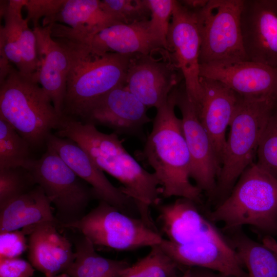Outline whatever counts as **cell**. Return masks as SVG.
Instances as JSON below:
<instances>
[{
  "mask_svg": "<svg viewBox=\"0 0 277 277\" xmlns=\"http://www.w3.org/2000/svg\"><path fill=\"white\" fill-rule=\"evenodd\" d=\"M56 135L76 143L103 171L117 180L122 191L132 199L140 218L159 231L150 213V207L161 201L160 182L155 175L145 170L125 149L114 133L98 131L93 125L63 116Z\"/></svg>",
  "mask_w": 277,
  "mask_h": 277,
  "instance_id": "6da1fadb",
  "label": "cell"
},
{
  "mask_svg": "<svg viewBox=\"0 0 277 277\" xmlns=\"http://www.w3.org/2000/svg\"><path fill=\"white\" fill-rule=\"evenodd\" d=\"M174 89L167 102L156 108L141 156L154 170L162 197H185L200 204L203 192L190 181V158L182 120L175 113Z\"/></svg>",
  "mask_w": 277,
  "mask_h": 277,
  "instance_id": "7a4b0ae2",
  "label": "cell"
},
{
  "mask_svg": "<svg viewBox=\"0 0 277 277\" xmlns=\"http://www.w3.org/2000/svg\"><path fill=\"white\" fill-rule=\"evenodd\" d=\"M53 38L65 50L69 61L62 116L80 120L93 101L117 87L125 86L133 55L112 52L98 54L75 38Z\"/></svg>",
  "mask_w": 277,
  "mask_h": 277,
  "instance_id": "3957f363",
  "label": "cell"
},
{
  "mask_svg": "<svg viewBox=\"0 0 277 277\" xmlns=\"http://www.w3.org/2000/svg\"><path fill=\"white\" fill-rule=\"evenodd\" d=\"M207 216L225 231L249 225L264 236L277 235V178L253 163Z\"/></svg>",
  "mask_w": 277,
  "mask_h": 277,
  "instance_id": "277c9868",
  "label": "cell"
},
{
  "mask_svg": "<svg viewBox=\"0 0 277 277\" xmlns=\"http://www.w3.org/2000/svg\"><path fill=\"white\" fill-rule=\"evenodd\" d=\"M276 101L273 97L240 96L229 125L215 191L210 201L215 206L228 196L242 173L253 163Z\"/></svg>",
  "mask_w": 277,
  "mask_h": 277,
  "instance_id": "5b68a950",
  "label": "cell"
},
{
  "mask_svg": "<svg viewBox=\"0 0 277 277\" xmlns=\"http://www.w3.org/2000/svg\"><path fill=\"white\" fill-rule=\"evenodd\" d=\"M0 116L10 124L32 149L45 146L62 116L37 79L21 74L11 66L0 81Z\"/></svg>",
  "mask_w": 277,
  "mask_h": 277,
  "instance_id": "8992f818",
  "label": "cell"
},
{
  "mask_svg": "<svg viewBox=\"0 0 277 277\" xmlns=\"http://www.w3.org/2000/svg\"><path fill=\"white\" fill-rule=\"evenodd\" d=\"M23 167L54 206L55 217L62 227L81 220L90 203L97 199L93 188L50 148L46 147L39 159L32 158Z\"/></svg>",
  "mask_w": 277,
  "mask_h": 277,
  "instance_id": "52a82bcc",
  "label": "cell"
},
{
  "mask_svg": "<svg viewBox=\"0 0 277 277\" xmlns=\"http://www.w3.org/2000/svg\"><path fill=\"white\" fill-rule=\"evenodd\" d=\"M65 228L75 229L95 246L130 251L160 245L163 238L142 219L126 214L103 201L80 220Z\"/></svg>",
  "mask_w": 277,
  "mask_h": 277,
  "instance_id": "ba28073f",
  "label": "cell"
},
{
  "mask_svg": "<svg viewBox=\"0 0 277 277\" xmlns=\"http://www.w3.org/2000/svg\"><path fill=\"white\" fill-rule=\"evenodd\" d=\"M243 4V0H208L197 10L201 38L200 65L248 60L241 28Z\"/></svg>",
  "mask_w": 277,
  "mask_h": 277,
  "instance_id": "9c48e42d",
  "label": "cell"
},
{
  "mask_svg": "<svg viewBox=\"0 0 277 277\" xmlns=\"http://www.w3.org/2000/svg\"><path fill=\"white\" fill-rule=\"evenodd\" d=\"M174 93L176 106L182 116V128L190 158V176L210 201L214 194L221 167L210 137L188 97L184 81L174 88Z\"/></svg>",
  "mask_w": 277,
  "mask_h": 277,
  "instance_id": "30bf717a",
  "label": "cell"
},
{
  "mask_svg": "<svg viewBox=\"0 0 277 277\" xmlns=\"http://www.w3.org/2000/svg\"><path fill=\"white\" fill-rule=\"evenodd\" d=\"M201 38L197 10L175 1L167 36V50L183 76L189 98L197 100L201 91L200 52Z\"/></svg>",
  "mask_w": 277,
  "mask_h": 277,
  "instance_id": "8fae6325",
  "label": "cell"
},
{
  "mask_svg": "<svg viewBox=\"0 0 277 277\" xmlns=\"http://www.w3.org/2000/svg\"><path fill=\"white\" fill-rule=\"evenodd\" d=\"M147 109L125 86H120L93 101L80 121L108 127L117 135L143 138L144 126L152 121Z\"/></svg>",
  "mask_w": 277,
  "mask_h": 277,
  "instance_id": "7c38bea8",
  "label": "cell"
},
{
  "mask_svg": "<svg viewBox=\"0 0 277 277\" xmlns=\"http://www.w3.org/2000/svg\"><path fill=\"white\" fill-rule=\"evenodd\" d=\"M241 28L248 60L277 68V0H243Z\"/></svg>",
  "mask_w": 277,
  "mask_h": 277,
  "instance_id": "4fadbf2b",
  "label": "cell"
},
{
  "mask_svg": "<svg viewBox=\"0 0 277 277\" xmlns=\"http://www.w3.org/2000/svg\"><path fill=\"white\" fill-rule=\"evenodd\" d=\"M183 76L171 59L152 55H134L127 72L125 87L147 108L164 104Z\"/></svg>",
  "mask_w": 277,
  "mask_h": 277,
  "instance_id": "5bb4252c",
  "label": "cell"
},
{
  "mask_svg": "<svg viewBox=\"0 0 277 277\" xmlns=\"http://www.w3.org/2000/svg\"><path fill=\"white\" fill-rule=\"evenodd\" d=\"M201 91L194 105L198 117L211 140L222 166L227 127L229 126L240 95L224 83L200 76Z\"/></svg>",
  "mask_w": 277,
  "mask_h": 277,
  "instance_id": "9a60e30c",
  "label": "cell"
},
{
  "mask_svg": "<svg viewBox=\"0 0 277 277\" xmlns=\"http://www.w3.org/2000/svg\"><path fill=\"white\" fill-rule=\"evenodd\" d=\"M46 147L53 149L66 164L93 189L97 200L105 201L129 214L135 205L120 187L114 186L87 153L74 141L51 133Z\"/></svg>",
  "mask_w": 277,
  "mask_h": 277,
  "instance_id": "2e32d148",
  "label": "cell"
},
{
  "mask_svg": "<svg viewBox=\"0 0 277 277\" xmlns=\"http://www.w3.org/2000/svg\"><path fill=\"white\" fill-rule=\"evenodd\" d=\"M160 246L179 266L205 268L230 277H248L224 235L187 244H175L163 238Z\"/></svg>",
  "mask_w": 277,
  "mask_h": 277,
  "instance_id": "e0dca14e",
  "label": "cell"
},
{
  "mask_svg": "<svg viewBox=\"0 0 277 277\" xmlns=\"http://www.w3.org/2000/svg\"><path fill=\"white\" fill-rule=\"evenodd\" d=\"M200 76L219 81L241 96L277 99V68L248 60L201 64Z\"/></svg>",
  "mask_w": 277,
  "mask_h": 277,
  "instance_id": "ac0fdd59",
  "label": "cell"
},
{
  "mask_svg": "<svg viewBox=\"0 0 277 277\" xmlns=\"http://www.w3.org/2000/svg\"><path fill=\"white\" fill-rule=\"evenodd\" d=\"M199 204L179 197L159 204L158 219L164 238L177 244H187L223 235L208 217L200 210Z\"/></svg>",
  "mask_w": 277,
  "mask_h": 277,
  "instance_id": "d6986e66",
  "label": "cell"
},
{
  "mask_svg": "<svg viewBox=\"0 0 277 277\" xmlns=\"http://www.w3.org/2000/svg\"><path fill=\"white\" fill-rule=\"evenodd\" d=\"M89 46L98 54L112 52L123 55H147L159 52L169 56V53L153 35L149 20L131 24H116L96 33L84 37H68Z\"/></svg>",
  "mask_w": 277,
  "mask_h": 277,
  "instance_id": "ffe728a7",
  "label": "cell"
},
{
  "mask_svg": "<svg viewBox=\"0 0 277 277\" xmlns=\"http://www.w3.org/2000/svg\"><path fill=\"white\" fill-rule=\"evenodd\" d=\"M56 225L46 222L22 229L29 234V261L46 277L65 273L75 259L71 244L57 231Z\"/></svg>",
  "mask_w": 277,
  "mask_h": 277,
  "instance_id": "44dd1931",
  "label": "cell"
},
{
  "mask_svg": "<svg viewBox=\"0 0 277 277\" xmlns=\"http://www.w3.org/2000/svg\"><path fill=\"white\" fill-rule=\"evenodd\" d=\"M52 26L53 24H50L33 28L39 62L36 77L56 111L62 116L69 61L64 48L51 35Z\"/></svg>",
  "mask_w": 277,
  "mask_h": 277,
  "instance_id": "7402d4cb",
  "label": "cell"
},
{
  "mask_svg": "<svg viewBox=\"0 0 277 277\" xmlns=\"http://www.w3.org/2000/svg\"><path fill=\"white\" fill-rule=\"evenodd\" d=\"M54 24L55 36L84 37L120 24L102 8L98 0H64L53 15L44 18L43 26Z\"/></svg>",
  "mask_w": 277,
  "mask_h": 277,
  "instance_id": "603a6c76",
  "label": "cell"
},
{
  "mask_svg": "<svg viewBox=\"0 0 277 277\" xmlns=\"http://www.w3.org/2000/svg\"><path fill=\"white\" fill-rule=\"evenodd\" d=\"M46 222L60 225L50 201L37 185L0 210V232Z\"/></svg>",
  "mask_w": 277,
  "mask_h": 277,
  "instance_id": "cb8c5ba5",
  "label": "cell"
},
{
  "mask_svg": "<svg viewBox=\"0 0 277 277\" xmlns=\"http://www.w3.org/2000/svg\"><path fill=\"white\" fill-rule=\"evenodd\" d=\"M228 241L235 251L248 277H277V254L249 238L241 228L226 231Z\"/></svg>",
  "mask_w": 277,
  "mask_h": 277,
  "instance_id": "d4e9b609",
  "label": "cell"
},
{
  "mask_svg": "<svg viewBox=\"0 0 277 277\" xmlns=\"http://www.w3.org/2000/svg\"><path fill=\"white\" fill-rule=\"evenodd\" d=\"M74 247L75 259L65 272L70 277H104L120 274L129 265L125 260L101 256L91 241L83 235L75 240Z\"/></svg>",
  "mask_w": 277,
  "mask_h": 277,
  "instance_id": "484cf974",
  "label": "cell"
},
{
  "mask_svg": "<svg viewBox=\"0 0 277 277\" xmlns=\"http://www.w3.org/2000/svg\"><path fill=\"white\" fill-rule=\"evenodd\" d=\"M26 0L1 1V16L4 25L0 28V54L24 73V64L19 49L18 38L23 17L22 10Z\"/></svg>",
  "mask_w": 277,
  "mask_h": 277,
  "instance_id": "4316f807",
  "label": "cell"
},
{
  "mask_svg": "<svg viewBox=\"0 0 277 277\" xmlns=\"http://www.w3.org/2000/svg\"><path fill=\"white\" fill-rule=\"evenodd\" d=\"M32 149L27 141L0 116V169L23 167L32 159Z\"/></svg>",
  "mask_w": 277,
  "mask_h": 277,
  "instance_id": "83f0119b",
  "label": "cell"
},
{
  "mask_svg": "<svg viewBox=\"0 0 277 277\" xmlns=\"http://www.w3.org/2000/svg\"><path fill=\"white\" fill-rule=\"evenodd\" d=\"M179 265L161 247H151L149 253L121 273L120 277H173Z\"/></svg>",
  "mask_w": 277,
  "mask_h": 277,
  "instance_id": "f1b7e54d",
  "label": "cell"
},
{
  "mask_svg": "<svg viewBox=\"0 0 277 277\" xmlns=\"http://www.w3.org/2000/svg\"><path fill=\"white\" fill-rule=\"evenodd\" d=\"M36 185L30 173L23 167L0 169V210Z\"/></svg>",
  "mask_w": 277,
  "mask_h": 277,
  "instance_id": "f546056e",
  "label": "cell"
},
{
  "mask_svg": "<svg viewBox=\"0 0 277 277\" xmlns=\"http://www.w3.org/2000/svg\"><path fill=\"white\" fill-rule=\"evenodd\" d=\"M103 9L116 21L124 24L150 19L151 11L147 0L101 1Z\"/></svg>",
  "mask_w": 277,
  "mask_h": 277,
  "instance_id": "4dcf8cb0",
  "label": "cell"
},
{
  "mask_svg": "<svg viewBox=\"0 0 277 277\" xmlns=\"http://www.w3.org/2000/svg\"><path fill=\"white\" fill-rule=\"evenodd\" d=\"M256 164L277 178V107L274 106L256 152Z\"/></svg>",
  "mask_w": 277,
  "mask_h": 277,
  "instance_id": "1f68e13d",
  "label": "cell"
},
{
  "mask_svg": "<svg viewBox=\"0 0 277 277\" xmlns=\"http://www.w3.org/2000/svg\"><path fill=\"white\" fill-rule=\"evenodd\" d=\"M151 11L149 28L153 35L167 50V36L174 0H147Z\"/></svg>",
  "mask_w": 277,
  "mask_h": 277,
  "instance_id": "d6a6232c",
  "label": "cell"
},
{
  "mask_svg": "<svg viewBox=\"0 0 277 277\" xmlns=\"http://www.w3.org/2000/svg\"><path fill=\"white\" fill-rule=\"evenodd\" d=\"M25 235L22 230L0 232V258H17L28 249Z\"/></svg>",
  "mask_w": 277,
  "mask_h": 277,
  "instance_id": "836d02e7",
  "label": "cell"
},
{
  "mask_svg": "<svg viewBox=\"0 0 277 277\" xmlns=\"http://www.w3.org/2000/svg\"><path fill=\"white\" fill-rule=\"evenodd\" d=\"M64 0H26L27 19L31 21L33 28L39 26V19L50 17L57 12Z\"/></svg>",
  "mask_w": 277,
  "mask_h": 277,
  "instance_id": "e575fe53",
  "label": "cell"
},
{
  "mask_svg": "<svg viewBox=\"0 0 277 277\" xmlns=\"http://www.w3.org/2000/svg\"><path fill=\"white\" fill-rule=\"evenodd\" d=\"M35 268L18 257L0 258V277H31Z\"/></svg>",
  "mask_w": 277,
  "mask_h": 277,
  "instance_id": "d590c367",
  "label": "cell"
},
{
  "mask_svg": "<svg viewBox=\"0 0 277 277\" xmlns=\"http://www.w3.org/2000/svg\"><path fill=\"white\" fill-rule=\"evenodd\" d=\"M191 277H230L214 270L202 267H189Z\"/></svg>",
  "mask_w": 277,
  "mask_h": 277,
  "instance_id": "8d00e7d4",
  "label": "cell"
},
{
  "mask_svg": "<svg viewBox=\"0 0 277 277\" xmlns=\"http://www.w3.org/2000/svg\"><path fill=\"white\" fill-rule=\"evenodd\" d=\"M186 7L192 10H199L204 7L208 0H185L180 1Z\"/></svg>",
  "mask_w": 277,
  "mask_h": 277,
  "instance_id": "74e56055",
  "label": "cell"
},
{
  "mask_svg": "<svg viewBox=\"0 0 277 277\" xmlns=\"http://www.w3.org/2000/svg\"><path fill=\"white\" fill-rule=\"evenodd\" d=\"M265 245L277 254V242L273 238H269L265 241Z\"/></svg>",
  "mask_w": 277,
  "mask_h": 277,
  "instance_id": "f35d334b",
  "label": "cell"
},
{
  "mask_svg": "<svg viewBox=\"0 0 277 277\" xmlns=\"http://www.w3.org/2000/svg\"><path fill=\"white\" fill-rule=\"evenodd\" d=\"M173 277H191L189 268H188L182 274L179 275L176 274Z\"/></svg>",
  "mask_w": 277,
  "mask_h": 277,
  "instance_id": "ab89813d",
  "label": "cell"
},
{
  "mask_svg": "<svg viewBox=\"0 0 277 277\" xmlns=\"http://www.w3.org/2000/svg\"><path fill=\"white\" fill-rule=\"evenodd\" d=\"M52 277H70L68 274L63 273Z\"/></svg>",
  "mask_w": 277,
  "mask_h": 277,
  "instance_id": "60d3db41",
  "label": "cell"
},
{
  "mask_svg": "<svg viewBox=\"0 0 277 277\" xmlns=\"http://www.w3.org/2000/svg\"><path fill=\"white\" fill-rule=\"evenodd\" d=\"M121 274H112V275H107L104 277H120Z\"/></svg>",
  "mask_w": 277,
  "mask_h": 277,
  "instance_id": "b9f144b4",
  "label": "cell"
},
{
  "mask_svg": "<svg viewBox=\"0 0 277 277\" xmlns=\"http://www.w3.org/2000/svg\"><path fill=\"white\" fill-rule=\"evenodd\" d=\"M275 106L277 107V99H276V103H275Z\"/></svg>",
  "mask_w": 277,
  "mask_h": 277,
  "instance_id": "7bdbcfd3",
  "label": "cell"
}]
</instances>
